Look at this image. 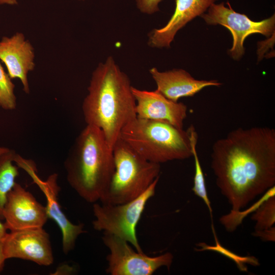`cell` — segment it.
<instances>
[{"label":"cell","instance_id":"cell-15","mask_svg":"<svg viewBox=\"0 0 275 275\" xmlns=\"http://www.w3.org/2000/svg\"><path fill=\"white\" fill-rule=\"evenodd\" d=\"M149 73L156 84V90L175 102L182 97L193 96L205 87L221 85L216 80L196 79L182 69L161 72L153 67Z\"/></svg>","mask_w":275,"mask_h":275},{"label":"cell","instance_id":"cell-23","mask_svg":"<svg viewBox=\"0 0 275 275\" xmlns=\"http://www.w3.org/2000/svg\"><path fill=\"white\" fill-rule=\"evenodd\" d=\"M6 260L7 259L4 252L2 242L0 241V273L3 269L5 265V262Z\"/></svg>","mask_w":275,"mask_h":275},{"label":"cell","instance_id":"cell-16","mask_svg":"<svg viewBox=\"0 0 275 275\" xmlns=\"http://www.w3.org/2000/svg\"><path fill=\"white\" fill-rule=\"evenodd\" d=\"M16 154L10 150L0 157V218L8 193L16 183L19 175L18 168L13 164Z\"/></svg>","mask_w":275,"mask_h":275},{"label":"cell","instance_id":"cell-17","mask_svg":"<svg viewBox=\"0 0 275 275\" xmlns=\"http://www.w3.org/2000/svg\"><path fill=\"white\" fill-rule=\"evenodd\" d=\"M187 130L189 135L192 150V156L194 157L195 163L194 186L192 190L195 195L200 198L204 201L212 216V209L207 195L204 176L196 148L198 135L195 127L193 125H190Z\"/></svg>","mask_w":275,"mask_h":275},{"label":"cell","instance_id":"cell-2","mask_svg":"<svg viewBox=\"0 0 275 275\" xmlns=\"http://www.w3.org/2000/svg\"><path fill=\"white\" fill-rule=\"evenodd\" d=\"M128 75L112 56L93 71L82 110L88 125L101 130L113 147L122 128L136 117V101Z\"/></svg>","mask_w":275,"mask_h":275},{"label":"cell","instance_id":"cell-4","mask_svg":"<svg viewBox=\"0 0 275 275\" xmlns=\"http://www.w3.org/2000/svg\"><path fill=\"white\" fill-rule=\"evenodd\" d=\"M119 138L145 159L160 164L192 156L187 130L163 121L136 117Z\"/></svg>","mask_w":275,"mask_h":275},{"label":"cell","instance_id":"cell-22","mask_svg":"<svg viewBox=\"0 0 275 275\" xmlns=\"http://www.w3.org/2000/svg\"><path fill=\"white\" fill-rule=\"evenodd\" d=\"M253 234L255 236L260 237L263 241H274L275 228L272 226L266 229L255 231Z\"/></svg>","mask_w":275,"mask_h":275},{"label":"cell","instance_id":"cell-6","mask_svg":"<svg viewBox=\"0 0 275 275\" xmlns=\"http://www.w3.org/2000/svg\"><path fill=\"white\" fill-rule=\"evenodd\" d=\"M159 178L141 195L129 202L119 204L94 203V229L118 237L132 244L137 252H143L136 228L148 201L155 194Z\"/></svg>","mask_w":275,"mask_h":275},{"label":"cell","instance_id":"cell-1","mask_svg":"<svg viewBox=\"0 0 275 275\" xmlns=\"http://www.w3.org/2000/svg\"><path fill=\"white\" fill-rule=\"evenodd\" d=\"M216 184L232 211L245 207L275 184V130L238 128L212 145Z\"/></svg>","mask_w":275,"mask_h":275},{"label":"cell","instance_id":"cell-11","mask_svg":"<svg viewBox=\"0 0 275 275\" xmlns=\"http://www.w3.org/2000/svg\"><path fill=\"white\" fill-rule=\"evenodd\" d=\"M21 167L25 170L44 194L46 200L45 206L48 218L55 222L60 229L62 235V250L67 254L75 247L78 237L86 232L84 224H74L67 217L58 200L60 187L57 184V175H50L46 181H42L37 176L34 167L25 160Z\"/></svg>","mask_w":275,"mask_h":275},{"label":"cell","instance_id":"cell-13","mask_svg":"<svg viewBox=\"0 0 275 275\" xmlns=\"http://www.w3.org/2000/svg\"><path fill=\"white\" fill-rule=\"evenodd\" d=\"M136 101V117L169 123L183 128L187 107L182 102L171 100L157 90L147 91L132 87Z\"/></svg>","mask_w":275,"mask_h":275},{"label":"cell","instance_id":"cell-9","mask_svg":"<svg viewBox=\"0 0 275 275\" xmlns=\"http://www.w3.org/2000/svg\"><path fill=\"white\" fill-rule=\"evenodd\" d=\"M2 219L7 229L14 231L43 228L48 217L45 206L16 182L7 195Z\"/></svg>","mask_w":275,"mask_h":275},{"label":"cell","instance_id":"cell-19","mask_svg":"<svg viewBox=\"0 0 275 275\" xmlns=\"http://www.w3.org/2000/svg\"><path fill=\"white\" fill-rule=\"evenodd\" d=\"M251 219L256 222L255 231L272 227L275 223V196L264 201L256 210Z\"/></svg>","mask_w":275,"mask_h":275},{"label":"cell","instance_id":"cell-20","mask_svg":"<svg viewBox=\"0 0 275 275\" xmlns=\"http://www.w3.org/2000/svg\"><path fill=\"white\" fill-rule=\"evenodd\" d=\"M15 85L8 73L4 70L0 61V107L13 110L16 107Z\"/></svg>","mask_w":275,"mask_h":275},{"label":"cell","instance_id":"cell-5","mask_svg":"<svg viewBox=\"0 0 275 275\" xmlns=\"http://www.w3.org/2000/svg\"><path fill=\"white\" fill-rule=\"evenodd\" d=\"M112 149L114 172L100 202L123 204L139 197L159 177L160 164L145 159L120 138Z\"/></svg>","mask_w":275,"mask_h":275},{"label":"cell","instance_id":"cell-14","mask_svg":"<svg viewBox=\"0 0 275 275\" xmlns=\"http://www.w3.org/2000/svg\"><path fill=\"white\" fill-rule=\"evenodd\" d=\"M217 0H175L174 12L167 24L154 29L148 34V45L153 48H169L177 33L188 22L205 13Z\"/></svg>","mask_w":275,"mask_h":275},{"label":"cell","instance_id":"cell-25","mask_svg":"<svg viewBox=\"0 0 275 275\" xmlns=\"http://www.w3.org/2000/svg\"><path fill=\"white\" fill-rule=\"evenodd\" d=\"M18 4L17 0H0V5H7L14 6Z\"/></svg>","mask_w":275,"mask_h":275},{"label":"cell","instance_id":"cell-18","mask_svg":"<svg viewBox=\"0 0 275 275\" xmlns=\"http://www.w3.org/2000/svg\"><path fill=\"white\" fill-rule=\"evenodd\" d=\"M212 231L215 239V245L212 246L207 245L204 242L200 243L197 245L200 246L201 249H197V251L208 250L218 252L233 261L239 270L243 271H247L248 270L246 264H249L253 266L259 265V261L256 257L254 256H240L223 247L218 241L213 227H212Z\"/></svg>","mask_w":275,"mask_h":275},{"label":"cell","instance_id":"cell-12","mask_svg":"<svg viewBox=\"0 0 275 275\" xmlns=\"http://www.w3.org/2000/svg\"><path fill=\"white\" fill-rule=\"evenodd\" d=\"M35 57L34 48L22 33L18 32L1 39L0 61L5 65L12 79L20 80L26 94L30 91L28 75L35 68Z\"/></svg>","mask_w":275,"mask_h":275},{"label":"cell","instance_id":"cell-3","mask_svg":"<svg viewBox=\"0 0 275 275\" xmlns=\"http://www.w3.org/2000/svg\"><path fill=\"white\" fill-rule=\"evenodd\" d=\"M67 180L82 199L95 203L106 194L115 170L113 149L98 127L87 124L64 162Z\"/></svg>","mask_w":275,"mask_h":275},{"label":"cell","instance_id":"cell-7","mask_svg":"<svg viewBox=\"0 0 275 275\" xmlns=\"http://www.w3.org/2000/svg\"><path fill=\"white\" fill-rule=\"evenodd\" d=\"M102 240L109 252L105 271L111 275H151L162 266L169 269L173 262L171 253L149 256L135 251L127 241L112 234L103 233Z\"/></svg>","mask_w":275,"mask_h":275},{"label":"cell","instance_id":"cell-26","mask_svg":"<svg viewBox=\"0 0 275 275\" xmlns=\"http://www.w3.org/2000/svg\"><path fill=\"white\" fill-rule=\"evenodd\" d=\"M10 150V149L6 147H0V157L6 152H8Z\"/></svg>","mask_w":275,"mask_h":275},{"label":"cell","instance_id":"cell-27","mask_svg":"<svg viewBox=\"0 0 275 275\" xmlns=\"http://www.w3.org/2000/svg\"><path fill=\"white\" fill-rule=\"evenodd\" d=\"M77 1H85V0H77Z\"/></svg>","mask_w":275,"mask_h":275},{"label":"cell","instance_id":"cell-10","mask_svg":"<svg viewBox=\"0 0 275 275\" xmlns=\"http://www.w3.org/2000/svg\"><path fill=\"white\" fill-rule=\"evenodd\" d=\"M2 242L6 259L18 258L42 266L53 262L49 235L43 228L10 231Z\"/></svg>","mask_w":275,"mask_h":275},{"label":"cell","instance_id":"cell-8","mask_svg":"<svg viewBox=\"0 0 275 275\" xmlns=\"http://www.w3.org/2000/svg\"><path fill=\"white\" fill-rule=\"evenodd\" d=\"M227 5L228 7L223 2L214 3L201 16L208 24H220L229 30L233 37V45L228 53L234 60H239L244 54L243 43L248 36L259 33L269 37L274 33L275 15L254 21L244 14L235 12L229 2Z\"/></svg>","mask_w":275,"mask_h":275},{"label":"cell","instance_id":"cell-24","mask_svg":"<svg viewBox=\"0 0 275 275\" xmlns=\"http://www.w3.org/2000/svg\"><path fill=\"white\" fill-rule=\"evenodd\" d=\"M4 224L0 221V241H2L8 233Z\"/></svg>","mask_w":275,"mask_h":275},{"label":"cell","instance_id":"cell-21","mask_svg":"<svg viewBox=\"0 0 275 275\" xmlns=\"http://www.w3.org/2000/svg\"><path fill=\"white\" fill-rule=\"evenodd\" d=\"M139 10L146 14L151 15L159 11V4L162 0H134Z\"/></svg>","mask_w":275,"mask_h":275}]
</instances>
